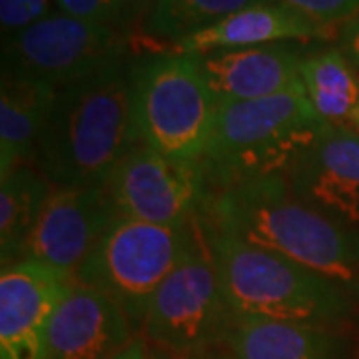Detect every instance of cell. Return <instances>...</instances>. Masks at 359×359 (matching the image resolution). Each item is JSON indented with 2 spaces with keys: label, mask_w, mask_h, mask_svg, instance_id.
Returning <instances> with one entry per match:
<instances>
[{
  "label": "cell",
  "mask_w": 359,
  "mask_h": 359,
  "mask_svg": "<svg viewBox=\"0 0 359 359\" xmlns=\"http://www.w3.org/2000/svg\"><path fill=\"white\" fill-rule=\"evenodd\" d=\"M236 320L339 327L359 302L337 283L287 257L244 244L200 222Z\"/></svg>",
  "instance_id": "obj_4"
},
{
  "label": "cell",
  "mask_w": 359,
  "mask_h": 359,
  "mask_svg": "<svg viewBox=\"0 0 359 359\" xmlns=\"http://www.w3.org/2000/svg\"><path fill=\"white\" fill-rule=\"evenodd\" d=\"M70 278L18 262L0 273V359H46L48 325Z\"/></svg>",
  "instance_id": "obj_12"
},
{
  "label": "cell",
  "mask_w": 359,
  "mask_h": 359,
  "mask_svg": "<svg viewBox=\"0 0 359 359\" xmlns=\"http://www.w3.org/2000/svg\"><path fill=\"white\" fill-rule=\"evenodd\" d=\"M306 54L287 42L200 54L204 74L218 102H244L304 88Z\"/></svg>",
  "instance_id": "obj_14"
},
{
  "label": "cell",
  "mask_w": 359,
  "mask_h": 359,
  "mask_svg": "<svg viewBox=\"0 0 359 359\" xmlns=\"http://www.w3.org/2000/svg\"><path fill=\"white\" fill-rule=\"evenodd\" d=\"M54 0H0V28L2 42L13 39L20 30L39 22L50 14Z\"/></svg>",
  "instance_id": "obj_23"
},
{
  "label": "cell",
  "mask_w": 359,
  "mask_h": 359,
  "mask_svg": "<svg viewBox=\"0 0 359 359\" xmlns=\"http://www.w3.org/2000/svg\"><path fill=\"white\" fill-rule=\"evenodd\" d=\"M236 318L198 219L190 252L152 295L140 337L150 347L176 353L222 349Z\"/></svg>",
  "instance_id": "obj_7"
},
{
  "label": "cell",
  "mask_w": 359,
  "mask_h": 359,
  "mask_svg": "<svg viewBox=\"0 0 359 359\" xmlns=\"http://www.w3.org/2000/svg\"><path fill=\"white\" fill-rule=\"evenodd\" d=\"M116 218L106 188H54L18 262L46 266L74 280Z\"/></svg>",
  "instance_id": "obj_10"
},
{
  "label": "cell",
  "mask_w": 359,
  "mask_h": 359,
  "mask_svg": "<svg viewBox=\"0 0 359 359\" xmlns=\"http://www.w3.org/2000/svg\"><path fill=\"white\" fill-rule=\"evenodd\" d=\"M302 82L316 114L325 124L359 134V74L346 52L325 48L306 56Z\"/></svg>",
  "instance_id": "obj_18"
},
{
  "label": "cell",
  "mask_w": 359,
  "mask_h": 359,
  "mask_svg": "<svg viewBox=\"0 0 359 359\" xmlns=\"http://www.w3.org/2000/svg\"><path fill=\"white\" fill-rule=\"evenodd\" d=\"M323 126L306 88L259 100L218 102L214 130L200 158L208 196L257 180L287 178Z\"/></svg>",
  "instance_id": "obj_3"
},
{
  "label": "cell",
  "mask_w": 359,
  "mask_h": 359,
  "mask_svg": "<svg viewBox=\"0 0 359 359\" xmlns=\"http://www.w3.org/2000/svg\"><path fill=\"white\" fill-rule=\"evenodd\" d=\"M334 30L332 26L318 25L316 20L282 2H262L231 14L202 32L180 40L178 44H174V48L176 52L208 54L216 50L278 44L287 40H323L330 39Z\"/></svg>",
  "instance_id": "obj_15"
},
{
  "label": "cell",
  "mask_w": 359,
  "mask_h": 359,
  "mask_svg": "<svg viewBox=\"0 0 359 359\" xmlns=\"http://www.w3.org/2000/svg\"><path fill=\"white\" fill-rule=\"evenodd\" d=\"M58 90L2 72L0 82V176L34 162Z\"/></svg>",
  "instance_id": "obj_17"
},
{
  "label": "cell",
  "mask_w": 359,
  "mask_h": 359,
  "mask_svg": "<svg viewBox=\"0 0 359 359\" xmlns=\"http://www.w3.org/2000/svg\"><path fill=\"white\" fill-rule=\"evenodd\" d=\"M148 344H146V339L144 337H134L132 339V344L128 347H124L114 359H148Z\"/></svg>",
  "instance_id": "obj_26"
},
{
  "label": "cell",
  "mask_w": 359,
  "mask_h": 359,
  "mask_svg": "<svg viewBox=\"0 0 359 359\" xmlns=\"http://www.w3.org/2000/svg\"><path fill=\"white\" fill-rule=\"evenodd\" d=\"M106 192L120 218L156 226H188L208 200L200 162L170 160L146 144H136L120 160Z\"/></svg>",
  "instance_id": "obj_9"
},
{
  "label": "cell",
  "mask_w": 359,
  "mask_h": 359,
  "mask_svg": "<svg viewBox=\"0 0 359 359\" xmlns=\"http://www.w3.org/2000/svg\"><path fill=\"white\" fill-rule=\"evenodd\" d=\"M224 351L230 359H344L346 339L339 327L236 320Z\"/></svg>",
  "instance_id": "obj_16"
},
{
  "label": "cell",
  "mask_w": 359,
  "mask_h": 359,
  "mask_svg": "<svg viewBox=\"0 0 359 359\" xmlns=\"http://www.w3.org/2000/svg\"><path fill=\"white\" fill-rule=\"evenodd\" d=\"M196 236L198 219L188 226H156L118 216L74 280L112 297L140 334L152 295L190 252Z\"/></svg>",
  "instance_id": "obj_6"
},
{
  "label": "cell",
  "mask_w": 359,
  "mask_h": 359,
  "mask_svg": "<svg viewBox=\"0 0 359 359\" xmlns=\"http://www.w3.org/2000/svg\"><path fill=\"white\" fill-rule=\"evenodd\" d=\"M287 184L297 200L359 231V134L325 124L295 160Z\"/></svg>",
  "instance_id": "obj_11"
},
{
  "label": "cell",
  "mask_w": 359,
  "mask_h": 359,
  "mask_svg": "<svg viewBox=\"0 0 359 359\" xmlns=\"http://www.w3.org/2000/svg\"><path fill=\"white\" fill-rule=\"evenodd\" d=\"M130 96L140 144L176 162H200L218 114L200 54L170 52L134 60Z\"/></svg>",
  "instance_id": "obj_5"
},
{
  "label": "cell",
  "mask_w": 359,
  "mask_h": 359,
  "mask_svg": "<svg viewBox=\"0 0 359 359\" xmlns=\"http://www.w3.org/2000/svg\"><path fill=\"white\" fill-rule=\"evenodd\" d=\"M294 8L318 25L337 28L359 16V0H276Z\"/></svg>",
  "instance_id": "obj_22"
},
{
  "label": "cell",
  "mask_w": 359,
  "mask_h": 359,
  "mask_svg": "<svg viewBox=\"0 0 359 359\" xmlns=\"http://www.w3.org/2000/svg\"><path fill=\"white\" fill-rule=\"evenodd\" d=\"M58 13L110 26L128 34L136 22H144L154 0H54Z\"/></svg>",
  "instance_id": "obj_21"
},
{
  "label": "cell",
  "mask_w": 359,
  "mask_h": 359,
  "mask_svg": "<svg viewBox=\"0 0 359 359\" xmlns=\"http://www.w3.org/2000/svg\"><path fill=\"white\" fill-rule=\"evenodd\" d=\"M341 50L359 66V16L341 28Z\"/></svg>",
  "instance_id": "obj_25"
},
{
  "label": "cell",
  "mask_w": 359,
  "mask_h": 359,
  "mask_svg": "<svg viewBox=\"0 0 359 359\" xmlns=\"http://www.w3.org/2000/svg\"><path fill=\"white\" fill-rule=\"evenodd\" d=\"M54 186L34 162L0 176V264L13 266L25 250Z\"/></svg>",
  "instance_id": "obj_19"
},
{
  "label": "cell",
  "mask_w": 359,
  "mask_h": 359,
  "mask_svg": "<svg viewBox=\"0 0 359 359\" xmlns=\"http://www.w3.org/2000/svg\"><path fill=\"white\" fill-rule=\"evenodd\" d=\"M262 2L276 0H154L142 28L150 39L178 44L180 40Z\"/></svg>",
  "instance_id": "obj_20"
},
{
  "label": "cell",
  "mask_w": 359,
  "mask_h": 359,
  "mask_svg": "<svg viewBox=\"0 0 359 359\" xmlns=\"http://www.w3.org/2000/svg\"><path fill=\"white\" fill-rule=\"evenodd\" d=\"M134 337L112 297L72 280L50 318L46 359H114Z\"/></svg>",
  "instance_id": "obj_13"
},
{
  "label": "cell",
  "mask_w": 359,
  "mask_h": 359,
  "mask_svg": "<svg viewBox=\"0 0 359 359\" xmlns=\"http://www.w3.org/2000/svg\"><path fill=\"white\" fill-rule=\"evenodd\" d=\"M148 359H230V358H228V353L224 351V347H222V349H210V351H196V353H176V351H168V349L150 347V349H148Z\"/></svg>",
  "instance_id": "obj_24"
},
{
  "label": "cell",
  "mask_w": 359,
  "mask_h": 359,
  "mask_svg": "<svg viewBox=\"0 0 359 359\" xmlns=\"http://www.w3.org/2000/svg\"><path fill=\"white\" fill-rule=\"evenodd\" d=\"M136 144L130 65L120 58L58 90L34 164L54 188H106Z\"/></svg>",
  "instance_id": "obj_2"
},
{
  "label": "cell",
  "mask_w": 359,
  "mask_h": 359,
  "mask_svg": "<svg viewBox=\"0 0 359 359\" xmlns=\"http://www.w3.org/2000/svg\"><path fill=\"white\" fill-rule=\"evenodd\" d=\"M198 219L224 236L318 271L359 302V231L297 200L287 178L257 180L210 194Z\"/></svg>",
  "instance_id": "obj_1"
},
{
  "label": "cell",
  "mask_w": 359,
  "mask_h": 359,
  "mask_svg": "<svg viewBox=\"0 0 359 359\" xmlns=\"http://www.w3.org/2000/svg\"><path fill=\"white\" fill-rule=\"evenodd\" d=\"M126 36L110 26L50 13L2 42V72L62 90L126 58Z\"/></svg>",
  "instance_id": "obj_8"
}]
</instances>
